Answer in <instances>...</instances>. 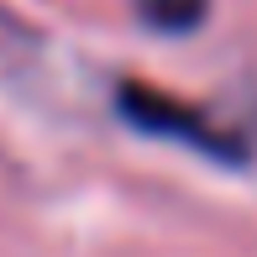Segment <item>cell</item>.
<instances>
[{"mask_svg": "<svg viewBox=\"0 0 257 257\" xmlns=\"http://www.w3.org/2000/svg\"><path fill=\"white\" fill-rule=\"evenodd\" d=\"M115 110H121V121H132L137 132L163 137V142H184V147H194V153L210 158V163H236L241 168V163L252 158V147L241 142L236 132H226L210 110H200V105H189L179 95H163V89L142 84V79H126V84L115 89Z\"/></svg>", "mask_w": 257, "mask_h": 257, "instance_id": "6da1fadb", "label": "cell"}, {"mask_svg": "<svg viewBox=\"0 0 257 257\" xmlns=\"http://www.w3.org/2000/svg\"><path fill=\"white\" fill-rule=\"evenodd\" d=\"M132 11H137V21L142 27H153V32H194L200 21L210 16V0H132Z\"/></svg>", "mask_w": 257, "mask_h": 257, "instance_id": "7a4b0ae2", "label": "cell"}]
</instances>
